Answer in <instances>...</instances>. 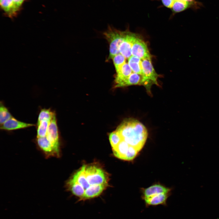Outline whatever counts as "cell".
<instances>
[{
  "mask_svg": "<svg viewBox=\"0 0 219 219\" xmlns=\"http://www.w3.org/2000/svg\"><path fill=\"white\" fill-rule=\"evenodd\" d=\"M116 130L122 140L139 151L143 148L148 136L144 126L138 120L132 118L124 120Z\"/></svg>",
  "mask_w": 219,
  "mask_h": 219,
  "instance_id": "cell-1",
  "label": "cell"
},
{
  "mask_svg": "<svg viewBox=\"0 0 219 219\" xmlns=\"http://www.w3.org/2000/svg\"><path fill=\"white\" fill-rule=\"evenodd\" d=\"M36 141L39 148L47 158L60 156V139L56 115L49 123L46 136L36 137Z\"/></svg>",
  "mask_w": 219,
  "mask_h": 219,
  "instance_id": "cell-2",
  "label": "cell"
},
{
  "mask_svg": "<svg viewBox=\"0 0 219 219\" xmlns=\"http://www.w3.org/2000/svg\"><path fill=\"white\" fill-rule=\"evenodd\" d=\"M82 166L90 188L97 185L108 186V175L102 168L92 165H84Z\"/></svg>",
  "mask_w": 219,
  "mask_h": 219,
  "instance_id": "cell-3",
  "label": "cell"
},
{
  "mask_svg": "<svg viewBox=\"0 0 219 219\" xmlns=\"http://www.w3.org/2000/svg\"><path fill=\"white\" fill-rule=\"evenodd\" d=\"M126 31H122L117 30L109 26L103 34L109 45V54L107 59L108 61L116 54L120 53L119 49L123 41Z\"/></svg>",
  "mask_w": 219,
  "mask_h": 219,
  "instance_id": "cell-4",
  "label": "cell"
},
{
  "mask_svg": "<svg viewBox=\"0 0 219 219\" xmlns=\"http://www.w3.org/2000/svg\"><path fill=\"white\" fill-rule=\"evenodd\" d=\"M142 68V85L146 89L147 92L151 95V88L155 84L159 86L157 79L159 75L156 73L153 66L151 58L141 59Z\"/></svg>",
  "mask_w": 219,
  "mask_h": 219,
  "instance_id": "cell-5",
  "label": "cell"
},
{
  "mask_svg": "<svg viewBox=\"0 0 219 219\" xmlns=\"http://www.w3.org/2000/svg\"><path fill=\"white\" fill-rule=\"evenodd\" d=\"M137 37L136 34L126 30L124 40L120 45L119 50L120 53L126 59H128L132 55V47Z\"/></svg>",
  "mask_w": 219,
  "mask_h": 219,
  "instance_id": "cell-6",
  "label": "cell"
},
{
  "mask_svg": "<svg viewBox=\"0 0 219 219\" xmlns=\"http://www.w3.org/2000/svg\"><path fill=\"white\" fill-rule=\"evenodd\" d=\"M132 55L141 59L151 58V55L146 43L141 39L137 37L133 45Z\"/></svg>",
  "mask_w": 219,
  "mask_h": 219,
  "instance_id": "cell-7",
  "label": "cell"
},
{
  "mask_svg": "<svg viewBox=\"0 0 219 219\" xmlns=\"http://www.w3.org/2000/svg\"><path fill=\"white\" fill-rule=\"evenodd\" d=\"M170 195V193H160L144 197L142 199L147 207L159 205L166 206L167 200Z\"/></svg>",
  "mask_w": 219,
  "mask_h": 219,
  "instance_id": "cell-8",
  "label": "cell"
},
{
  "mask_svg": "<svg viewBox=\"0 0 219 219\" xmlns=\"http://www.w3.org/2000/svg\"><path fill=\"white\" fill-rule=\"evenodd\" d=\"M35 124L23 122L18 120L13 117L2 124L0 125V129L12 130L26 128L35 126Z\"/></svg>",
  "mask_w": 219,
  "mask_h": 219,
  "instance_id": "cell-9",
  "label": "cell"
},
{
  "mask_svg": "<svg viewBox=\"0 0 219 219\" xmlns=\"http://www.w3.org/2000/svg\"><path fill=\"white\" fill-rule=\"evenodd\" d=\"M170 189L161 184H157L153 185L142 190V198L162 193H170Z\"/></svg>",
  "mask_w": 219,
  "mask_h": 219,
  "instance_id": "cell-10",
  "label": "cell"
},
{
  "mask_svg": "<svg viewBox=\"0 0 219 219\" xmlns=\"http://www.w3.org/2000/svg\"><path fill=\"white\" fill-rule=\"evenodd\" d=\"M142 75L132 72L126 79L115 84V88H120L132 85H142Z\"/></svg>",
  "mask_w": 219,
  "mask_h": 219,
  "instance_id": "cell-11",
  "label": "cell"
},
{
  "mask_svg": "<svg viewBox=\"0 0 219 219\" xmlns=\"http://www.w3.org/2000/svg\"><path fill=\"white\" fill-rule=\"evenodd\" d=\"M115 76V84L127 78L133 72L128 63L123 64L117 71Z\"/></svg>",
  "mask_w": 219,
  "mask_h": 219,
  "instance_id": "cell-12",
  "label": "cell"
},
{
  "mask_svg": "<svg viewBox=\"0 0 219 219\" xmlns=\"http://www.w3.org/2000/svg\"><path fill=\"white\" fill-rule=\"evenodd\" d=\"M130 146L128 144L122 140L115 148L112 149L116 157L125 160Z\"/></svg>",
  "mask_w": 219,
  "mask_h": 219,
  "instance_id": "cell-13",
  "label": "cell"
},
{
  "mask_svg": "<svg viewBox=\"0 0 219 219\" xmlns=\"http://www.w3.org/2000/svg\"><path fill=\"white\" fill-rule=\"evenodd\" d=\"M128 63L133 72L142 75L141 59L132 55L128 59Z\"/></svg>",
  "mask_w": 219,
  "mask_h": 219,
  "instance_id": "cell-14",
  "label": "cell"
},
{
  "mask_svg": "<svg viewBox=\"0 0 219 219\" xmlns=\"http://www.w3.org/2000/svg\"><path fill=\"white\" fill-rule=\"evenodd\" d=\"M0 5L2 9L10 17H12L16 12L14 8L13 0H0Z\"/></svg>",
  "mask_w": 219,
  "mask_h": 219,
  "instance_id": "cell-15",
  "label": "cell"
},
{
  "mask_svg": "<svg viewBox=\"0 0 219 219\" xmlns=\"http://www.w3.org/2000/svg\"><path fill=\"white\" fill-rule=\"evenodd\" d=\"M56 115L55 112L50 109H42L39 113L37 124L44 120L50 121Z\"/></svg>",
  "mask_w": 219,
  "mask_h": 219,
  "instance_id": "cell-16",
  "label": "cell"
},
{
  "mask_svg": "<svg viewBox=\"0 0 219 219\" xmlns=\"http://www.w3.org/2000/svg\"><path fill=\"white\" fill-rule=\"evenodd\" d=\"M50 121L44 120H42L39 123L36 124L37 135L36 137H43L46 136Z\"/></svg>",
  "mask_w": 219,
  "mask_h": 219,
  "instance_id": "cell-17",
  "label": "cell"
},
{
  "mask_svg": "<svg viewBox=\"0 0 219 219\" xmlns=\"http://www.w3.org/2000/svg\"><path fill=\"white\" fill-rule=\"evenodd\" d=\"M191 5L189 3L184 1H175L171 9L173 12L177 13L186 10Z\"/></svg>",
  "mask_w": 219,
  "mask_h": 219,
  "instance_id": "cell-18",
  "label": "cell"
},
{
  "mask_svg": "<svg viewBox=\"0 0 219 219\" xmlns=\"http://www.w3.org/2000/svg\"><path fill=\"white\" fill-rule=\"evenodd\" d=\"M13 116L2 102L0 105V123L2 124Z\"/></svg>",
  "mask_w": 219,
  "mask_h": 219,
  "instance_id": "cell-19",
  "label": "cell"
},
{
  "mask_svg": "<svg viewBox=\"0 0 219 219\" xmlns=\"http://www.w3.org/2000/svg\"><path fill=\"white\" fill-rule=\"evenodd\" d=\"M109 139L112 149L115 148L122 140L121 136L116 130L110 134Z\"/></svg>",
  "mask_w": 219,
  "mask_h": 219,
  "instance_id": "cell-20",
  "label": "cell"
},
{
  "mask_svg": "<svg viewBox=\"0 0 219 219\" xmlns=\"http://www.w3.org/2000/svg\"><path fill=\"white\" fill-rule=\"evenodd\" d=\"M126 58L120 53L116 54L112 58L116 71H117L126 62Z\"/></svg>",
  "mask_w": 219,
  "mask_h": 219,
  "instance_id": "cell-21",
  "label": "cell"
},
{
  "mask_svg": "<svg viewBox=\"0 0 219 219\" xmlns=\"http://www.w3.org/2000/svg\"><path fill=\"white\" fill-rule=\"evenodd\" d=\"M139 152L135 148L130 145L126 155L125 160H133L136 157Z\"/></svg>",
  "mask_w": 219,
  "mask_h": 219,
  "instance_id": "cell-22",
  "label": "cell"
},
{
  "mask_svg": "<svg viewBox=\"0 0 219 219\" xmlns=\"http://www.w3.org/2000/svg\"><path fill=\"white\" fill-rule=\"evenodd\" d=\"M24 0H13L14 8L16 12L19 9Z\"/></svg>",
  "mask_w": 219,
  "mask_h": 219,
  "instance_id": "cell-23",
  "label": "cell"
},
{
  "mask_svg": "<svg viewBox=\"0 0 219 219\" xmlns=\"http://www.w3.org/2000/svg\"><path fill=\"white\" fill-rule=\"evenodd\" d=\"M163 5L166 7L171 8H172L173 2L172 0H161Z\"/></svg>",
  "mask_w": 219,
  "mask_h": 219,
  "instance_id": "cell-24",
  "label": "cell"
}]
</instances>
